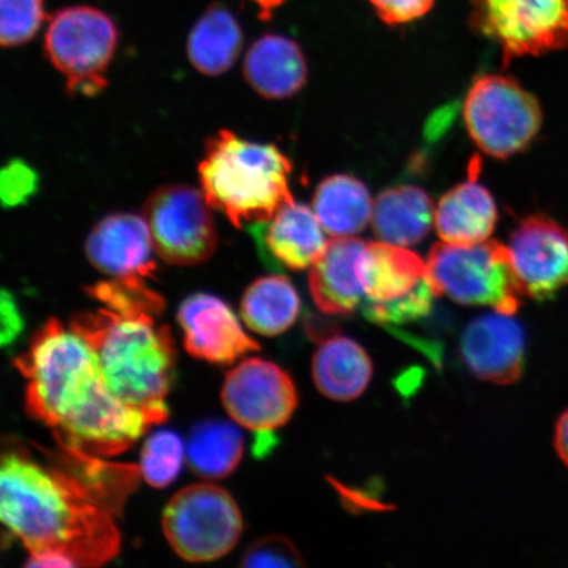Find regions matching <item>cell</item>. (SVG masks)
I'll use <instances>...</instances> for the list:
<instances>
[{
	"mask_svg": "<svg viewBox=\"0 0 568 568\" xmlns=\"http://www.w3.org/2000/svg\"><path fill=\"white\" fill-rule=\"evenodd\" d=\"M373 373L372 358L349 337L333 335L323 339L312 361L315 385L331 400L358 399L371 385Z\"/></svg>",
	"mask_w": 568,
	"mask_h": 568,
	"instance_id": "obj_21",
	"label": "cell"
},
{
	"mask_svg": "<svg viewBox=\"0 0 568 568\" xmlns=\"http://www.w3.org/2000/svg\"><path fill=\"white\" fill-rule=\"evenodd\" d=\"M297 402L293 378L272 361L246 358L225 375L222 403L226 414L262 439L291 420Z\"/></svg>",
	"mask_w": 568,
	"mask_h": 568,
	"instance_id": "obj_12",
	"label": "cell"
},
{
	"mask_svg": "<svg viewBox=\"0 0 568 568\" xmlns=\"http://www.w3.org/2000/svg\"><path fill=\"white\" fill-rule=\"evenodd\" d=\"M471 172L473 175L465 183L449 191L437 205L435 224L444 243H483L495 230L497 209L494 197L479 184L475 163Z\"/></svg>",
	"mask_w": 568,
	"mask_h": 568,
	"instance_id": "obj_19",
	"label": "cell"
},
{
	"mask_svg": "<svg viewBox=\"0 0 568 568\" xmlns=\"http://www.w3.org/2000/svg\"><path fill=\"white\" fill-rule=\"evenodd\" d=\"M243 525L232 495L207 483L182 488L162 515L168 542L178 556L193 564L225 557L237 545Z\"/></svg>",
	"mask_w": 568,
	"mask_h": 568,
	"instance_id": "obj_7",
	"label": "cell"
},
{
	"mask_svg": "<svg viewBox=\"0 0 568 568\" xmlns=\"http://www.w3.org/2000/svg\"><path fill=\"white\" fill-rule=\"evenodd\" d=\"M428 273L438 296L470 307H491L514 316L521 305L509 247L499 241L473 245L438 243L432 247Z\"/></svg>",
	"mask_w": 568,
	"mask_h": 568,
	"instance_id": "obj_5",
	"label": "cell"
},
{
	"mask_svg": "<svg viewBox=\"0 0 568 568\" xmlns=\"http://www.w3.org/2000/svg\"><path fill=\"white\" fill-rule=\"evenodd\" d=\"M436 0H371L378 17L388 26L410 23L426 16Z\"/></svg>",
	"mask_w": 568,
	"mask_h": 568,
	"instance_id": "obj_32",
	"label": "cell"
},
{
	"mask_svg": "<svg viewBox=\"0 0 568 568\" xmlns=\"http://www.w3.org/2000/svg\"><path fill=\"white\" fill-rule=\"evenodd\" d=\"M374 202L357 178L333 175L318 184L314 212L332 237H353L372 222Z\"/></svg>",
	"mask_w": 568,
	"mask_h": 568,
	"instance_id": "obj_23",
	"label": "cell"
},
{
	"mask_svg": "<svg viewBox=\"0 0 568 568\" xmlns=\"http://www.w3.org/2000/svg\"><path fill=\"white\" fill-rule=\"evenodd\" d=\"M151 312L106 307L81 312L70 328L95 352L106 385L126 406L144 412L158 425L169 417L176 349L172 331Z\"/></svg>",
	"mask_w": 568,
	"mask_h": 568,
	"instance_id": "obj_3",
	"label": "cell"
},
{
	"mask_svg": "<svg viewBox=\"0 0 568 568\" xmlns=\"http://www.w3.org/2000/svg\"><path fill=\"white\" fill-rule=\"evenodd\" d=\"M262 225L265 257L288 270L311 267L328 245L316 213L304 204H284Z\"/></svg>",
	"mask_w": 568,
	"mask_h": 568,
	"instance_id": "obj_18",
	"label": "cell"
},
{
	"mask_svg": "<svg viewBox=\"0 0 568 568\" xmlns=\"http://www.w3.org/2000/svg\"><path fill=\"white\" fill-rule=\"evenodd\" d=\"M464 116L475 144L499 160L524 151L542 125L537 99L506 75L479 78L468 91Z\"/></svg>",
	"mask_w": 568,
	"mask_h": 568,
	"instance_id": "obj_8",
	"label": "cell"
},
{
	"mask_svg": "<svg viewBox=\"0 0 568 568\" xmlns=\"http://www.w3.org/2000/svg\"><path fill=\"white\" fill-rule=\"evenodd\" d=\"M367 243L333 237L310 272V291L317 308L329 316H351L365 302L359 257Z\"/></svg>",
	"mask_w": 568,
	"mask_h": 568,
	"instance_id": "obj_17",
	"label": "cell"
},
{
	"mask_svg": "<svg viewBox=\"0 0 568 568\" xmlns=\"http://www.w3.org/2000/svg\"><path fill=\"white\" fill-rule=\"evenodd\" d=\"M178 323L186 351L197 359L232 365L244 355L260 351V344L244 331L230 305L211 294H194L182 302Z\"/></svg>",
	"mask_w": 568,
	"mask_h": 568,
	"instance_id": "obj_14",
	"label": "cell"
},
{
	"mask_svg": "<svg viewBox=\"0 0 568 568\" xmlns=\"http://www.w3.org/2000/svg\"><path fill=\"white\" fill-rule=\"evenodd\" d=\"M554 446L560 460L568 467V409L559 417L554 433Z\"/></svg>",
	"mask_w": 568,
	"mask_h": 568,
	"instance_id": "obj_34",
	"label": "cell"
},
{
	"mask_svg": "<svg viewBox=\"0 0 568 568\" xmlns=\"http://www.w3.org/2000/svg\"><path fill=\"white\" fill-rule=\"evenodd\" d=\"M44 18V0H0V42L7 48L26 44Z\"/></svg>",
	"mask_w": 568,
	"mask_h": 568,
	"instance_id": "obj_29",
	"label": "cell"
},
{
	"mask_svg": "<svg viewBox=\"0 0 568 568\" xmlns=\"http://www.w3.org/2000/svg\"><path fill=\"white\" fill-rule=\"evenodd\" d=\"M237 425L211 418L194 426L189 436L186 458L197 477L217 480L236 470L245 449L244 436Z\"/></svg>",
	"mask_w": 568,
	"mask_h": 568,
	"instance_id": "obj_26",
	"label": "cell"
},
{
	"mask_svg": "<svg viewBox=\"0 0 568 568\" xmlns=\"http://www.w3.org/2000/svg\"><path fill=\"white\" fill-rule=\"evenodd\" d=\"M244 74L260 95L286 99L300 92L307 81V62L294 40L265 34L248 49Z\"/></svg>",
	"mask_w": 568,
	"mask_h": 568,
	"instance_id": "obj_20",
	"label": "cell"
},
{
	"mask_svg": "<svg viewBox=\"0 0 568 568\" xmlns=\"http://www.w3.org/2000/svg\"><path fill=\"white\" fill-rule=\"evenodd\" d=\"M0 315H2L0 316V322H2L0 339L6 347L16 343L24 328L23 316L20 314L16 297L6 290H3L2 302H0Z\"/></svg>",
	"mask_w": 568,
	"mask_h": 568,
	"instance_id": "obj_33",
	"label": "cell"
},
{
	"mask_svg": "<svg viewBox=\"0 0 568 568\" xmlns=\"http://www.w3.org/2000/svg\"><path fill=\"white\" fill-rule=\"evenodd\" d=\"M151 231L144 217L113 213L95 225L87 241L92 266L111 278H151L155 264Z\"/></svg>",
	"mask_w": 568,
	"mask_h": 568,
	"instance_id": "obj_16",
	"label": "cell"
},
{
	"mask_svg": "<svg viewBox=\"0 0 568 568\" xmlns=\"http://www.w3.org/2000/svg\"><path fill=\"white\" fill-rule=\"evenodd\" d=\"M186 447L173 430H159L148 437L140 458L141 477L149 486L165 488L178 478Z\"/></svg>",
	"mask_w": 568,
	"mask_h": 568,
	"instance_id": "obj_27",
	"label": "cell"
},
{
	"mask_svg": "<svg viewBox=\"0 0 568 568\" xmlns=\"http://www.w3.org/2000/svg\"><path fill=\"white\" fill-rule=\"evenodd\" d=\"M118 36L112 19L94 7L73 6L54 13L44 48L53 67L67 77L70 94L95 95L106 87Z\"/></svg>",
	"mask_w": 568,
	"mask_h": 568,
	"instance_id": "obj_9",
	"label": "cell"
},
{
	"mask_svg": "<svg viewBox=\"0 0 568 568\" xmlns=\"http://www.w3.org/2000/svg\"><path fill=\"white\" fill-rule=\"evenodd\" d=\"M365 302L362 314L372 323L397 326L429 314L437 291L428 265L407 247L368 243L359 257Z\"/></svg>",
	"mask_w": 568,
	"mask_h": 568,
	"instance_id": "obj_6",
	"label": "cell"
},
{
	"mask_svg": "<svg viewBox=\"0 0 568 568\" xmlns=\"http://www.w3.org/2000/svg\"><path fill=\"white\" fill-rule=\"evenodd\" d=\"M291 163L278 148L220 131L205 145L199 165L202 193L211 209L222 211L236 229L268 222L293 203Z\"/></svg>",
	"mask_w": 568,
	"mask_h": 568,
	"instance_id": "obj_4",
	"label": "cell"
},
{
	"mask_svg": "<svg viewBox=\"0 0 568 568\" xmlns=\"http://www.w3.org/2000/svg\"><path fill=\"white\" fill-rule=\"evenodd\" d=\"M245 568H300L304 560L296 546L288 538L267 536L248 546L241 559Z\"/></svg>",
	"mask_w": 568,
	"mask_h": 568,
	"instance_id": "obj_30",
	"label": "cell"
},
{
	"mask_svg": "<svg viewBox=\"0 0 568 568\" xmlns=\"http://www.w3.org/2000/svg\"><path fill=\"white\" fill-rule=\"evenodd\" d=\"M460 354L478 379L513 385L524 373L527 337L517 320L496 312L467 325L460 339Z\"/></svg>",
	"mask_w": 568,
	"mask_h": 568,
	"instance_id": "obj_15",
	"label": "cell"
},
{
	"mask_svg": "<svg viewBox=\"0 0 568 568\" xmlns=\"http://www.w3.org/2000/svg\"><path fill=\"white\" fill-rule=\"evenodd\" d=\"M301 307V297L293 283L283 275H268L246 288L240 315L247 328L257 335L276 337L295 324Z\"/></svg>",
	"mask_w": 568,
	"mask_h": 568,
	"instance_id": "obj_24",
	"label": "cell"
},
{
	"mask_svg": "<svg viewBox=\"0 0 568 568\" xmlns=\"http://www.w3.org/2000/svg\"><path fill=\"white\" fill-rule=\"evenodd\" d=\"M252 2L258 6L260 19L267 21L272 18L273 11L278 9L283 3H286L287 0H252Z\"/></svg>",
	"mask_w": 568,
	"mask_h": 568,
	"instance_id": "obj_35",
	"label": "cell"
},
{
	"mask_svg": "<svg viewBox=\"0 0 568 568\" xmlns=\"http://www.w3.org/2000/svg\"><path fill=\"white\" fill-rule=\"evenodd\" d=\"M13 365L27 382V414L48 426L62 449L115 457L155 425L112 393L95 352L57 318L34 333Z\"/></svg>",
	"mask_w": 568,
	"mask_h": 568,
	"instance_id": "obj_1",
	"label": "cell"
},
{
	"mask_svg": "<svg viewBox=\"0 0 568 568\" xmlns=\"http://www.w3.org/2000/svg\"><path fill=\"white\" fill-rule=\"evenodd\" d=\"M435 205L425 191L400 186L383 191L374 203L372 224L383 243L414 246L428 236L435 223Z\"/></svg>",
	"mask_w": 568,
	"mask_h": 568,
	"instance_id": "obj_22",
	"label": "cell"
},
{
	"mask_svg": "<svg viewBox=\"0 0 568 568\" xmlns=\"http://www.w3.org/2000/svg\"><path fill=\"white\" fill-rule=\"evenodd\" d=\"M39 189V175L24 161L12 160L0 175V193L6 207L24 204Z\"/></svg>",
	"mask_w": 568,
	"mask_h": 568,
	"instance_id": "obj_31",
	"label": "cell"
},
{
	"mask_svg": "<svg viewBox=\"0 0 568 568\" xmlns=\"http://www.w3.org/2000/svg\"><path fill=\"white\" fill-rule=\"evenodd\" d=\"M203 193L182 184L155 190L144 207L154 252L168 264H203L216 251L217 232Z\"/></svg>",
	"mask_w": 568,
	"mask_h": 568,
	"instance_id": "obj_11",
	"label": "cell"
},
{
	"mask_svg": "<svg viewBox=\"0 0 568 568\" xmlns=\"http://www.w3.org/2000/svg\"><path fill=\"white\" fill-rule=\"evenodd\" d=\"M87 293L106 307L119 312H151L160 315L165 308L163 297L148 286L145 278H112L87 287Z\"/></svg>",
	"mask_w": 568,
	"mask_h": 568,
	"instance_id": "obj_28",
	"label": "cell"
},
{
	"mask_svg": "<svg viewBox=\"0 0 568 568\" xmlns=\"http://www.w3.org/2000/svg\"><path fill=\"white\" fill-rule=\"evenodd\" d=\"M0 518L30 556L57 554L73 567L109 564L122 546L115 515L73 474L19 450L3 454Z\"/></svg>",
	"mask_w": 568,
	"mask_h": 568,
	"instance_id": "obj_2",
	"label": "cell"
},
{
	"mask_svg": "<svg viewBox=\"0 0 568 568\" xmlns=\"http://www.w3.org/2000/svg\"><path fill=\"white\" fill-rule=\"evenodd\" d=\"M471 23L500 47L504 67L568 48V0H473Z\"/></svg>",
	"mask_w": 568,
	"mask_h": 568,
	"instance_id": "obj_10",
	"label": "cell"
},
{
	"mask_svg": "<svg viewBox=\"0 0 568 568\" xmlns=\"http://www.w3.org/2000/svg\"><path fill=\"white\" fill-rule=\"evenodd\" d=\"M509 253L524 296L552 300L568 287V230L552 219L532 215L517 226Z\"/></svg>",
	"mask_w": 568,
	"mask_h": 568,
	"instance_id": "obj_13",
	"label": "cell"
},
{
	"mask_svg": "<svg viewBox=\"0 0 568 568\" xmlns=\"http://www.w3.org/2000/svg\"><path fill=\"white\" fill-rule=\"evenodd\" d=\"M243 41L237 20L224 6L213 4L190 32L189 59L202 74L220 75L236 62Z\"/></svg>",
	"mask_w": 568,
	"mask_h": 568,
	"instance_id": "obj_25",
	"label": "cell"
}]
</instances>
